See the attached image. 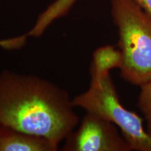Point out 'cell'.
I'll list each match as a JSON object with an SVG mask.
<instances>
[{
    "instance_id": "7",
    "label": "cell",
    "mask_w": 151,
    "mask_h": 151,
    "mask_svg": "<svg viewBox=\"0 0 151 151\" xmlns=\"http://www.w3.org/2000/svg\"><path fill=\"white\" fill-rule=\"evenodd\" d=\"M138 106L146 122V131L151 137V82L140 87Z\"/></svg>"
},
{
    "instance_id": "4",
    "label": "cell",
    "mask_w": 151,
    "mask_h": 151,
    "mask_svg": "<svg viewBox=\"0 0 151 151\" xmlns=\"http://www.w3.org/2000/svg\"><path fill=\"white\" fill-rule=\"evenodd\" d=\"M65 140L63 151L132 150L114 124L90 112H86L78 129Z\"/></svg>"
},
{
    "instance_id": "3",
    "label": "cell",
    "mask_w": 151,
    "mask_h": 151,
    "mask_svg": "<svg viewBox=\"0 0 151 151\" xmlns=\"http://www.w3.org/2000/svg\"><path fill=\"white\" fill-rule=\"evenodd\" d=\"M75 107L109 120L118 128L132 150L151 151V137L137 113L124 108L119 99L110 73L91 79L86 92L73 98Z\"/></svg>"
},
{
    "instance_id": "1",
    "label": "cell",
    "mask_w": 151,
    "mask_h": 151,
    "mask_svg": "<svg viewBox=\"0 0 151 151\" xmlns=\"http://www.w3.org/2000/svg\"><path fill=\"white\" fill-rule=\"evenodd\" d=\"M67 90L32 74L0 73V126L41 136L59 145L78 124Z\"/></svg>"
},
{
    "instance_id": "9",
    "label": "cell",
    "mask_w": 151,
    "mask_h": 151,
    "mask_svg": "<svg viewBox=\"0 0 151 151\" xmlns=\"http://www.w3.org/2000/svg\"><path fill=\"white\" fill-rule=\"evenodd\" d=\"M151 17V0H133Z\"/></svg>"
},
{
    "instance_id": "10",
    "label": "cell",
    "mask_w": 151,
    "mask_h": 151,
    "mask_svg": "<svg viewBox=\"0 0 151 151\" xmlns=\"http://www.w3.org/2000/svg\"><path fill=\"white\" fill-rule=\"evenodd\" d=\"M76 0H57V4L60 9L65 11H69Z\"/></svg>"
},
{
    "instance_id": "2",
    "label": "cell",
    "mask_w": 151,
    "mask_h": 151,
    "mask_svg": "<svg viewBox=\"0 0 151 151\" xmlns=\"http://www.w3.org/2000/svg\"><path fill=\"white\" fill-rule=\"evenodd\" d=\"M122 61L120 75L141 87L151 82V17L133 0H111Z\"/></svg>"
},
{
    "instance_id": "6",
    "label": "cell",
    "mask_w": 151,
    "mask_h": 151,
    "mask_svg": "<svg viewBox=\"0 0 151 151\" xmlns=\"http://www.w3.org/2000/svg\"><path fill=\"white\" fill-rule=\"evenodd\" d=\"M122 61V53L119 48L106 45L96 49L92 54L91 79L101 78L109 74L111 69H120Z\"/></svg>"
},
{
    "instance_id": "8",
    "label": "cell",
    "mask_w": 151,
    "mask_h": 151,
    "mask_svg": "<svg viewBox=\"0 0 151 151\" xmlns=\"http://www.w3.org/2000/svg\"><path fill=\"white\" fill-rule=\"evenodd\" d=\"M27 38L28 35H24L9 39H0V48L10 50L20 49L25 45Z\"/></svg>"
},
{
    "instance_id": "5",
    "label": "cell",
    "mask_w": 151,
    "mask_h": 151,
    "mask_svg": "<svg viewBox=\"0 0 151 151\" xmlns=\"http://www.w3.org/2000/svg\"><path fill=\"white\" fill-rule=\"evenodd\" d=\"M58 145L46 138L0 126V151H56Z\"/></svg>"
}]
</instances>
